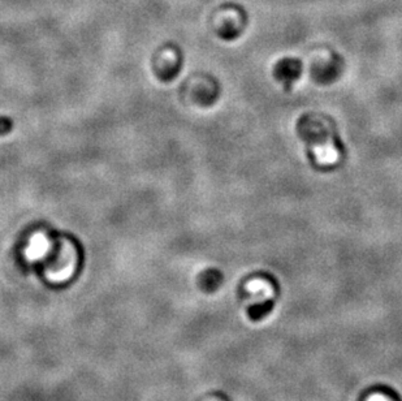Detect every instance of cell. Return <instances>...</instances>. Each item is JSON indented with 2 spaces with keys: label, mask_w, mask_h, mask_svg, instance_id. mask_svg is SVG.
<instances>
[{
  "label": "cell",
  "mask_w": 402,
  "mask_h": 401,
  "mask_svg": "<svg viewBox=\"0 0 402 401\" xmlns=\"http://www.w3.org/2000/svg\"><path fill=\"white\" fill-rule=\"evenodd\" d=\"M273 74L286 91H289L293 84L298 80L302 74V63L297 59H283L275 66Z\"/></svg>",
  "instance_id": "obj_1"
},
{
  "label": "cell",
  "mask_w": 402,
  "mask_h": 401,
  "mask_svg": "<svg viewBox=\"0 0 402 401\" xmlns=\"http://www.w3.org/2000/svg\"><path fill=\"white\" fill-rule=\"evenodd\" d=\"M341 71H343V64H341L340 59L337 58V56H333V59L327 64H324L322 66H315L314 71H313V76H314L316 82L323 84V85H327V84H331V82L336 80L337 77L340 76Z\"/></svg>",
  "instance_id": "obj_2"
},
{
  "label": "cell",
  "mask_w": 402,
  "mask_h": 401,
  "mask_svg": "<svg viewBox=\"0 0 402 401\" xmlns=\"http://www.w3.org/2000/svg\"><path fill=\"white\" fill-rule=\"evenodd\" d=\"M14 129V122L8 117H0V136L8 134Z\"/></svg>",
  "instance_id": "obj_3"
},
{
  "label": "cell",
  "mask_w": 402,
  "mask_h": 401,
  "mask_svg": "<svg viewBox=\"0 0 402 401\" xmlns=\"http://www.w3.org/2000/svg\"><path fill=\"white\" fill-rule=\"evenodd\" d=\"M368 401H389L386 396H381V395H376V396H373L371 399Z\"/></svg>",
  "instance_id": "obj_4"
}]
</instances>
